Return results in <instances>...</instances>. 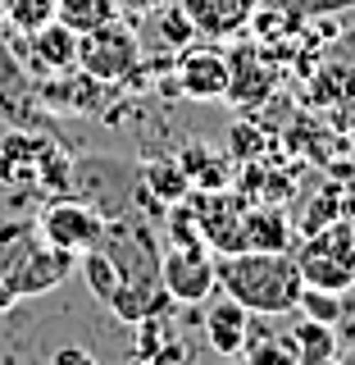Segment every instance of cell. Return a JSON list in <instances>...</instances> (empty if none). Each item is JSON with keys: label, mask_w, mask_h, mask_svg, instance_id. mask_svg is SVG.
Returning <instances> with one entry per match:
<instances>
[{"label": "cell", "mask_w": 355, "mask_h": 365, "mask_svg": "<svg viewBox=\"0 0 355 365\" xmlns=\"http://www.w3.org/2000/svg\"><path fill=\"white\" fill-rule=\"evenodd\" d=\"M292 342H296V361L301 365H333L337 351H341L337 347V324H324V319H310V315L296 324Z\"/></svg>", "instance_id": "cell-18"}, {"label": "cell", "mask_w": 355, "mask_h": 365, "mask_svg": "<svg viewBox=\"0 0 355 365\" xmlns=\"http://www.w3.org/2000/svg\"><path fill=\"white\" fill-rule=\"evenodd\" d=\"M41 101L32 91L28 73H23L18 55L0 41V119H9V128H41Z\"/></svg>", "instance_id": "cell-11"}, {"label": "cell", "mask_w": 355, "mask_h": 365, "mask_svg": "<svg viewBox=\"0 0 355 365\" xmlns=\"http://www.w3.org/2000/svg\"><path fill=\"white\" fill-rule=\"evenodd\" d=\"M159 279H164L174 302L201 306L219 288V256L205 242H164V251H159Z\"/></svg>", "instance_id": "cell-6"}, {"label": "cell", "mask_w": 355, "mask_h": 365, "mask_svg": "<svg viewBox=\"0 0 355 365\" xmlns=\"http://www.w3.org/2000/svg\"><path fill=\"white\" fill-rule=\"evenodd\" d=\"M5 5H9V0H0V23H5Z\"/></svg>", "instance_id": "cell-27"}, {"label": "cell", "mask_w": 355, "mask_h": 365, "mask_svg": "<svg viewBox=\"0 0 355 365\" xmlns=\"http://www.w3.org/2000/svg\"><path fill=\"white\" fill-rule=\"evenodd\" d=\"M46 23H55V0H9L5 5V28H14L18 37H32Z\"/></svg>", "instance_id": "cell-20"}, {"label": "cell", "mask_w": 355, "mask_h": 365, "mask_svg": "<svg viewBox=\"0 0 355 365\" xmlns=\"http://www.w3.org/2000/svg\"><path fill=\"white\" fill-rule=\"evenodd\" d=\"M314 101L346 110V123L355 128V32L328 46V60L314 73Z\"/></svg>", "instance_id": "cell-10"}, {"label": "cell", "mask_w": 355, "mask_h": 365, "mask_svg": "<svg viewBox=\"0 0 355 365\" xmlns=\"http://www.w3.org/2000/svg\"><path fill=\"white\" fill-rule=\"evenodd\" d=\"M296 311L310 315V319H324V324H337L341 311H346V302H341V292L310 288V283H305V292H301V302H296Z\"/></svg>", "instance_id": "cell-21"}, {"label": "cell", "mask_w": 355, "mask_h": 365, "mask_svg": "<svg viewBox=\"0 0 355 365\" xmlns=\"http://www.w3.org/2000/svg\"><path fill=\"white\" fill-rule=\"evenodd\" d=\"M273 87H278V68L265 60L260 46H237L228 55V96L223 101H233L237 110H260L273 96Z\"/></svg>", "instance_id": "cell-8"}, {"label": "cell", "mask_w": 355, "mask_h": 365, "mask_svg": "<svg viewBox=\"0 0 355 365\" xmlns=\"http://www.w3.org/2000/svg\"><path fill=\"white\" fill-rule=\"evenodd\" d=\"M242 251H292V220L282 210L255 205L242 215Z\"/></svg>", "instance_id": "cell-17"}, {"label": "cell", "mask_w": 355, "mask_h": 365, "mask_svg": "<svg viewBox=\"0 0 355 365\" xmlns=\"http://www.w3.org/2000/svg\"><path fill=\"white\" fill-rule=\"evenodd\" d=\"M287 9L292 23H310V19H328V14H346L355 9V0H273Z\"/></svg>", "instance_id": "cell-22"}, {"label": "cell", "mask_w": 355, "mask_h": 365, "mask_svg": "<svg viewBox=\"0 0 355 365\" xmlns=\"http://www.w3.org/2000/svg\"><path fill=\"white\" fill-rule=\"evenodd\" d=\"M14 302H18V292L9 288V279L0 274V315H5V311H14Z\"/></svg>", "instance_id": "cell-25"}, {"label": "cell", "mask_w": 355, "mask_h": 365, "mask_svg": "<svg viewBox=\"0 0 355 365\" xmlns=\"http://www.w3.org/2000/svg\"><path fill=\"white\" fill-rule=\"evenodd\" d=\"M55 19L83 37V32L100 28V23L119 19V0H55Z\"/></svg>", "instance_id": "cell-19"}, {"label": "cell", "mask_w": 355, "mask_h": 365, "mask_svg": "<svg viewBox=\"0 0 355 365\" xmlns=\"http://www.w3.org/2000/svg\"><path fill=\"white\" fill-rule=\"evenodd\" d=\"M219 292L250 315H287L301 302L305 279L292 251H228L219 256Z\"/></svg>", "instance_id": "cell-1"}, {"label": "cell", "mask_w": 355, "mask_h": 365, "mask_svg": "<svg viewBox=\"0 0 355 365\" xmlns=\"http://www.w3.org/2000/svg\"><path fill=\"white\" fill-rule=\"evenodd\" d=\"M191 178H187V169H182V160L174 155V160H146L142 165V182H137V201H151L155 197V205H178V201H187L191 197Z\"/></svg>", "instance_id": "cell-15"}, {"label": "cell", "mask_w": 355, "mask_h": 365, "mask_svg": "<svg viewBox=\"0 0 355 365\" xmlns=\"http://www.w3.org/2000/svg\"><path fill=\"white\" fill-rule=\"evenodd\" d=\"M169 0H119V14H128V19H151L155 9H164Z\"/></svg>", "instance_id": "cell-23"}, {"label": "cell", "mask_w": 355, "mask_h": 365, "mask_svg": "<svg viewBox=\"0 0 355 365\" xmlns=\"http://www.w3.org/2000/svg\"><path fill=\"white\" fill-rule=\"evenodd\" d=\"M346 220H351V228H355V210H351V215H346Z\"/></svg>", "instance_id": "cell-28"}, {"label": "cell", "mask_w": 355, "mask_h": 365, "mask_svg": "<svg viewBox=\"0 0 355 365\" xmlns=\"http://www.w3.org/2000/svg\"><path fill=\"white\" fill-rule=\"evenodd\" d=\"M301 279L310 288H328V292H355V228L351 220H341L314 228L301 237V247L292 251Z\"/></svg>", "instance_id": "cell-4"}, {"label": "cell", "mask_w": 355, "mask_h": 365, "mask_svg": "<svg viewBox=\"0 0 355 365\" xmlns=\"http://www.w3.org/2000/svg\"><path fill=\"white\" fill-rule=\"evenodd\" d=\"M0 187L18 197H64L73 187V160L37 128H9L0 137Z\"/></svg>", "instance_id": "cell-3"}, {"label": "cell", "mask_w": 355, "mask_h": 365, "mask_svg": "<svg viewBox=\"0 0 355 365\" xmlns=\"http://www.w3.org/2000/svg\"><path fill=\"white\" fill-rule=\"evenodd\" d=\"M23 60H28V68H32V73H41V78L68 73V68H78V32L64 28L60 19L46 23L41 32L23 37Z\"/></svg>", "instance_id": "cell-13"}, {"label": "cell", "mask_w": 355, "mask_h": 365, "mask_svg": "<svg viewBox=\"0 0 355 365\" xmlns=\"http://www.w3.org/2000/svg\"><path fill=\"white\" fill-rule=\"evenodd\" d=\"M205 338H210V347L219 351L223 361L237 356L250 342V311L223 292L219 302H210V311H205Z\"/></svg>", "instance_id": "cell-14"}, {"label": "cell", "mask_w": 355, "mask_h": 365, "mask_svg": "<svg viewBox=\"0 0 355 365\" xmlns=\"http://www.w3.org/2000/svg\"><path fill=\"white\" fill-rule=\"evenodd\" d=\"M178 91L187 101H223L228 96V55L219 46H196L178 51Z\"/></svg>", "instance_id": "cell-9"}, {"label": "cell", "mask_w": 355, "mask_h": 365, "mask_svg": "<svg viewBox=\"0 0 355 365\" xmlns=\"http://www.w3.org/2000/svg\"><path fill=\"white\" fill-rule=\"evenodd\" d=\"M333 365H355V347H346V351H337V361Z\"/></svg>", "instance_id": "cell-26"}, {"label": "cell", "mask_w": 355, "mask_h": 365, "mask_svg": "<svg viewBox=\"0 0 355 365\" xmlns=\"http://www.w3.org/2000/svg\"><path fill=\"white\" fill-rule=\"evenodd\" d=\"M265 5H269V0H265Z\"/></svg>", "instance_id": "cell-29"}, {"label": "cell", "mask_w": 355, "mask_h": 365, "mask_svg": "<svg viewBox=\"0 0 355 365\" xmlns=\"http://www.w3.org/2000/svg\"><path fill=\"white\" fill-rule=\"evenodd\" d=\"M178 160H182V169H187L191 187H201V192H223V187L237 182L233 178V155L219 151V146H210V142H191Z\"/></svg>", "instance_id": "cell-16"}, {"label": "cell", "mask_w": 355, "mask_h": 365, "mask_svg": "<svg viewBox=\"0 0 355 365\" xmlns=\"http://www.w3.org/2000/svg\"><path fill=\"white\" fill-rule=\"evenodd\" d=\"M78 68L100 87H119L142 68V37L128 19H110L78 37Z\"/></svg>", "instance_id": "cell-5"}, {"label": "cell", "mask_w": 355, "mask_h": 365, "mask_svg": "<svg viewBox=\"0 0 355 365\" xmlns=\"http://www.w3.org/2000/svg\"><path fill=\"white\" fill-rule=\"evenodd\" d=\"M46 365H96V356H91L87 347H60Z\"/></svg>", "instance_id": "cell-24"}, {"label": "cell", "mask_w": 355, "mask_h": 365, "mask_svg": "<svg viewBox=\"0 0 355 365\" xmlns=\"http://www.w3.org/2000/svg\"><path fill=\"white\" fill-rule=\"evenodd\" d=\"M73 269L78 256L46 242L37 233V220H0V274L18 292V302L55 292Z\"/></svg>", "instance_id": "cell-2"}, {"label": "cell", "mask_w": 355, "mask_h": 365, "mask_svg": "<svg viewBox=\"0 0 355 365\" xmlns=\"http://www.w3.org/2000/svg\"><path fill=\"white\" fill-rule=\"evenodd\" d=\"M105 224L110 220L87 197H55V201H46L37 210V233L51 247L68 251V256H87L91 247H100Z\"/></svg>", "instance_id": "cell-7"}, {"label": "cell", "mask_w": 355, "mask_h": 365, "mask_svg": "<svg viewBox=\"0 0 355 365\" xmlns=\"http://www.w3.org/2000/svg\"><path fill=\"white\" fill-rule=\"evenodd\" d=\"M178 5H182V14L191 19L196 37L228 41V37H237V32L250 28L260 0H178Z\"/></svg>", "instance_id": "cell-12"}]
</instances>
